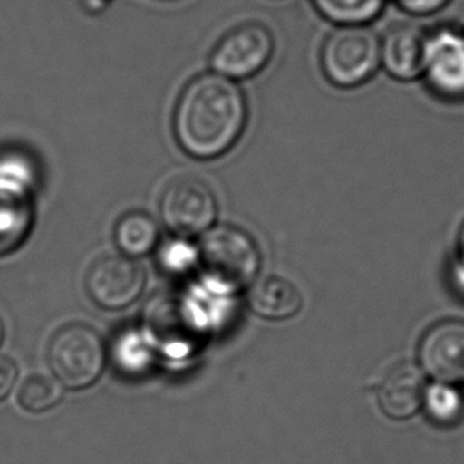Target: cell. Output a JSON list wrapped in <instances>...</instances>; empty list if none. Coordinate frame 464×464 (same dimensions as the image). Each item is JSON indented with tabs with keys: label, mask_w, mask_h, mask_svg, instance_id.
<instances>
[{
	"label": "cell",
	"mask_w": 464,
	"mask_h": 464,
	"mask_svg": "<svg viewBox=\"0 0 464 464\" xmlns=\"http://www.w3.org/2000/svg\"><path fill=\"white\" fill-rule=\"evenodd\" d=\"M248 120L239 84L218 73L194 78L181 91L174 111L177 142L198 160H215L239 142Z\"/></svg>",
	"instance_id": "obj_1"
},
{
	"label": "cell",
	"mask_w": 464,
	"mask_h": 464,
	"mask_svg": "<svg viewBox=\"0 0 464 464\" xmlns=\"http://www.w3.org/2000/svg\"><path fill=\"white\" fill-rule=\"evenodd\" d=\"M198 266L208 288L227 295L252 284L258 276L261 253L244 229L217 226L200 240Z\"/></svg>",
	"instance_id": "obj_2"
},
{
	"label": "cell",
	"mask_w": 464,
	"mask_h": 464,
	"mask_svg": "<svg viewBox=\"0 0 464 464\" xmlns=\"http://www.w3.org/2000/svg\"><path fill=\"white\" fill-rule=\"evenodd\" d=\"M323 75L342 90L369 82L381 69V39L366 26H337L323 42Z\"/></svg>",
	"instance_id": "obj_3"
},
{
	"label": "cell",
	"mask_w": 464,
	"mask_h": 464,
	"mask_svg": "<svg viewBox=\"0 0 464 464\" xmlns=\"http://www.w3.org/2000/svg\"><path fill=\"white\" fill-rule=\"evenodd\" d=\"M53 374L64 387H90L102 374L105 347L101 335L86 324H69L56 331L48 345Z\"/></svg>",
	"instance_id": "obj_4"
},
{
	"label": "cell",
	"mask_w": 464,
	"mask_h": 464,
	"mask_svg": "<svg viewBox=\"0 0 464 464\" xmlns=\"http://www.w3.org/2000/svg\"><path fill=\"white\" fill-rule=\"evenodd\" d=\"M145 323L151 337L168 355H188L198 347L204 322L191 297L183 293L156 296L145 310Z\"/></svg>",
	"instance_id": "obj_5"
},
{
	"label": "cell",
	"mask_w": 464,
	"mask_h": 464,
	"mask_svg": "<svg viewBox=\"0 0 464 464\" xmlns=\"http://www.w3.org/2000/svg\"><path fill=\"white\" fill-rule=\"evenodd\" d=\"M276 50L271 31L261 23H246L231 29L210 54L213 72L232 82L258 75Z\"/></svg>",
	"instance_id": "obj_6"
},
{
	"label": "cell",
	"mask_w": 464,
	"mask_h": 464,
	"mask_svg": "<svg viewBox=\"0 0 464 464\" xmlns=\"http://www.w3.org/2000/svg\"><path fill=\"white\" fill-rule=\"evenodd\" d=\"M164 225L179 237H194L212 229L218 202L207 183L196 177L170 181L160 200Z\"/></svg>",
	"instance_id": "obj_7"
},
{
	"label": "cell",
	"mask_w": 464,
	"mask_h": 464,
	"mask_svg": "<svg viewBox=\"0 0 464 464\" xmlns=\"http://www.w3.org/2000/svg\"><path fill=\"white\" fill-rule=\"evenodd\" d=\"M145 286V272L126 255H107L94 261L86 274V291L107 310H121L136 303Z\"/></svg>",
	"instance_id": "obj_8"
},
{
	"label": "cell",
	"mask_w": 464,
	"mask_h": 464,
	"mask_svg": "<svg viewBox=\"0 0 464 464\" xmlns=\"http://www.w3.org/2000/svg\"><path fill=\"white\" fill-rule=\"evenodd\" d=\"M423 78L440 99L464 101V29L439 27L428 35Z\"/></svg>",
	"instance_id": "obj_9"
},
{
	"label": "cell",
	"mask_w": 464,
	"mask_h": 464,
	"mask_svg": "<svg viewBox=\"0 0 464 464\" xmlns=\"http://www.w3.org/2000/svg\"><path fill=\"white\" fill-rule=\"evenodd\" d=\"M420 362L438 382L464 381V323L449 320L430 329L420 345Z\"/></svg>",
	"instance_id": "obj_10"
},
{
	"label": "cell",
	"mask_w": 464,
	"mask_h": 464,
	"mask_svg": "<svg viewBox=\"0 0 464 464\" xmlns=\"http://www.w3.org/2000/svg\"><path fill=\"white\" fill-rule=\"evenodd\" d=\"M428 35L421 27L409 23L387 29L381 39V63L390 77L398 82L423 78Z\"/></svg>",
	"instance_id": "obj_11"
},
{
	"label": "cell",
	"mask_w": 464,
	"mask_h": 464,
	"mask_svg": "<svg viewBox=\"0 0 464 464\" xmlns=\"http://www.w3.org/2000/svg\"><path fill=\"white\" fill-rule=\"evenodd\" d=\"M425 379L417 366L400 362L383 375L377 400L382 412L393 420L411 419L425 402Z\"/></svg>",
	"instance_id": "obj_12"
},
{
	"label": "cell",
	"mask_w": 464,
	"mask_h": 464,
	"mask_svg": "<svg viewBox=\"0 0 464 464\" xmlns=\"http://www.w3.org/2000/svg\"><path fill=\"white\" fill-rule=\"evenodd\" d=\"M250 307L256 315L267 320H288L303 307V295L288 278L269 276L253 286Z\"/></svg>",
	"instance_id": "obj_13"
},
{
	"label": "cell",
	"mask_w": 464,
	"mask_h": 464,
	"mask_svg": "<svg viewBox=\"0 0 464 464\" xmlns=\"http://www.w3.org/2000/svg\"><path fill=\"white\" fill-rule=\"evenodd\" d=\"M160 240V227L149 213L134 210L124 213L115 226V244L120 252L137 258L149 255Z\"/></svg>",
	"instance_id": "obj_14"
},
{
	"label": "cell",
	"mask_w": 464,
	"mask_h": 464,
	"mask_svg": "<svg viewBox=\"0 0 464 464\" xmlns=\"http://www.w3.org/2000/svg\"><path fill=\"white\" fill-rule=\"evenodd\" d=\"M33 221L31 198L0 191V253L20 246Z\"/></svg>",
	"instance_id": "obj_15"
},
{
	"label": "cell",
	"mask_w": 464,
	"mask_h": 464,
	"mask_svg": "<svg viewBox=\"0 0 464 464\" xmlns=\"http://www.w3.org/2000/svg\"><path fill=\"white\" fill-rule=\"evenodd\" d=\"M312 4L335 26H366L381 16L387 0H312Z\"/></svg>",
	"instance_id": "obj_16"
},
{
	"label": "cell",
	"mask_w": 464,
	"mask_h": 464,
	"mask_svg": "<svg viewBox=\"0 0 464 464\" xmlns=\"http://www.w3.org/2000/svg\"><path fill=\"white\" fill-rule=\"evenodd\" d=\"M39 175L33 160L18 153H0V191L33 198Z\"/></svg>",
	"instance_id": "obj_17"
},
{
	"label": "cell",
	"mask_w": 464,
	"mask_h": 464,
	"mask_svg": "<svg viewBox=\"0 0 464 464\" xmlns=\"http://www.w3.org/2000/svg\"><path fill=\"white\" fill-rule=\"evenodd\" d=\"M63 398L61 382L50 375L35 374L23 382L18 393L21 407L29 412L40 413L50 411Z\"/></svg>",
	"instance_id": "obj_18"
},
{
	"label": "cell",
	"mask_w": 464,
	"mask_h": 464,
	"mask_svg": "<svg viewBox=\"0 0 464 464\" xmlns=\"http://www.w3.org/2000/svg\"><path fill=\"white\" fill-rule=\"evenodd\" d=\"M423 404L431 415V419L439 423L455 421L463 407L459 394L447 385H434L430 390H426Z\"/></svg>",
	"instance_id": "obj_19"
},
{
	"label": "cell",
	"mask_w": 464,
	"mask_h": 464,
	"mask_svg": "<svg viewBox=\"0 0 464 464\" xmlns=\"http://www.w3.org/2000/svg\"><path fill=\"white\" fill-rule=\"evenodd\" d=\"M160 263L168 271H187L198 263V250L191 244H188L187 237L177 236V239L169 240L168 244L162 246Z\"/></svg>",
	"instance_id": "obj_20"
},
{
	"label": "cell",
	"mask_w": 464,
	"mask_h": 464,
	"mask_svg": "<svg viewBox=\"0 0 464 464\" xmlns=\"http://www.w3.org/2000/svg\"><path fill=\"white\" fill-rule=\"evenodd\" d=\"M394 4L412 16H430L438 14L450 4V0H393Z\"/></svg>",
	"instance_id": "obj_21"
},
{
	"label": "cell",
	"mask_w": 464,
	"mask_h": 464,
	"mask_svg": "<svg viewBox=\"0 0 464 464\" xmlns=\"http://www.w3.org/2000/svg\"><path fill=\"white\" fill-rule=\"evenodd\" d=\"M18 377V369L7 356L0 355V401L12 392Z\"/></svg>",
	"instance_id": "obj_22"
},
{
	"label": "cell",
	"mask_w": 464,
	"mask_h": 464,
	"mask_svg": "<svg viewBox=\"0 0 464 464\" xmlns=\"http://www.w3.org/2000/svg\"><path fill=\"white\" fill-rule=\"evenodd\" d=\"M461 253H463V261H464V229H463V234H461Z\"/></svg>",
	"instance_id": "obj_23"
},
{
	"label": "cell",
	"mask_w": 464,
	"mask_h": 464,
	"mask_svg": "<svg viewBox=\"0 0 464 464\" xmlns=\"http://www.w3.org/2000/svg\"><path fill=\"white\" fill-rule=\"evenodd\" d=\"M2 339H4V324L0 322V342H2Z\"/></svg>",
	"instance_id": "obj_24"
}]
</instances>
